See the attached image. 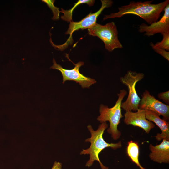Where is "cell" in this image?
Wrapping results in <instances>:
<instances>
[{"instance_id":"6da1fadb","label":"cell","mask_w":169,"mask_h":169,"mask_svg":"<svg viewBox=\"0 0 169 169\" xmlns=\"http://www.w3.org/2000/svg\"><path fill=\"white\" fill-rule=\"evenodd\" d=\"M153 1H131L128 5L118 7V12L105 15L103 20L120 18L125 15L132 14L138 16L151 24L157 21L161 12L169 4V0L157 4L151 3Z\"/></svg>"},{"instance_id":"7a4b0ae2","label":"cell","mask_w":169,"mask_h":169,"mask_svg":"<svg viewBox=\"0 0 169 169\" xmlns=\"http://www.w3.org/2000/svg\"><path fill=\"white\" fill-rule=\"evenodd\" d=\"M108 126L106 122L101 123L95 131L93 130L91 125H89L87 126V128L91 133V137L86 139L85 141L90 143V146L86 149H83L80 153V155H89V159L85 165L86 167H90L92 165L94 161H97L99 163L101 169H109L108 167L104 166L100 161L99 158V154L104 149L107 147H110L115 150L122 147L121 141L116 143H109L104 139L103 134Z\"/></svg>"},{"instance_id":"3957f363","label":"cell","mask_w":169,"mask_h":169,"mask_svg":"<svg viewBox=\"0 0 169 169\" xmlns=\"http://www.w3.org/2000/svg\"><path fill=\"white\" fill-rule=\"evenodd\" d=\"M127 92L124 89L120 90L117 94L118 98L115 105L110 108L101 104L99 107L100 116L97 120L100 123L109 121L110 127L107 132L111 135L114 140H117L120 137L121 133L118 129V126L120 119L123 117L121 113V105L124 97L127 95Z\"/></svg>"},{"instance_id":"277c9868","label":"cell","mask_w":169,"mask_h":169,"mask_svg":"<svg viewBox=\"0 0 169 169\" xmlns=\"http://www.w3.org/2000/svg\"><path fill=\"white\" fill-rule=\"evenodd\" d=\"M88 30L90 35L97 36L103 42L105 48L109 52L123 48L118 39V31L114 22H109L104 25L96 23Z\"/></svg>"},{"instance_id":"5b68a950","label":"cell","mask_w":169,"mask_h":169,"mask_svg":"<svg viewBox=\"0 0 169 169\" xmlns=\"http://www.w3.org/2000/svg\"><path fill=\"white\" fill-rule=\"evenodd\" d=\"M144 74L131 70L127 71L125 75L120 78L121 82L126 85L128 90V95L126 100L122 103L121 108L125 111H136L139 109L141 99L136 89L137 82L144 77Z\"/></svg>"},{"instance_id":"8992f818","label":"cell","mask_w":169,"mask_h":169,"mask_svg":"<svg viewBox=\"0 0 169 169\" xmlns=\"http://www.w3.org/2000/svg\"><path fill=\"white\" fill-rule=\"evenodd\" d=\"M53 62V64L50 68L60 71L63 77L62 83L63 84L67 80H73L79 83L83 88H89L90 86L96 82L95 79L86 77L80 73L79 68L84 64L83 62L79 61L74 64V68L71 69H64L61 66L57 63L54 58Z\"/></svg>"},{"instance_id":"52a82bcc","label":"cell","mask_w":169,"mask_h":169,"mask_svg":"<svg viewBox=\"0 0 169 169\" xmlns=\"http://www.w3.org/2000/svg\"><path fill=\"white\" fill-rule=\"evenodd\" d=\"M102 6L101 8L97 12L94 13H90L85 17L79 22H70L69 28L65 33L66 34L70 35V37L67 42L69 43L71 40L72 43V34L73 33L79 29L82 30L88 29L96 23L97 19L98 16L101 13L103 10L106 8L111 7L113 2L110 0H101ZM73 42V41H72Z\"/></svg>"},{"instance_id":"ba28073f","label":"cell","mask_w":169,"mask_h":169,"mask_svg":"<svg viewBox=\"0 0 169 169\" xmlns=\"http://www.w3.org/2000/svg\"><path fill=\"white\" fill-rule=\"evenodd\" d=\"M139 108L145 110H149L161 115L163 119L167 121L169 119V105L165 104L151 95L149 91L146 90L141 95Z\"/></svg>"},{"instance_id":"9c48e42d","label":"cell","mask_w":169,"mask_h":169,"mask_svg":"<svg viewBox=\"0 0 169 169\" xmlns=\"http://www.w3.org/2000/svg\"><path fill=\"white\" fill-rule=\"evenodd\" d=\"M164 13L160 19L154 22L150 25L142 23L138 27L140 33H145L144 35L153 36L157 33L162 35L169 33V4L164 9Z\"/></svg>"},{"instance_id":"30bf717a","label":"cell","mask_w":169,"mask_h":169,"mask_svg":"<svg viewBox=\"0 0 169 169\" xmlns=\"http://www.w3.org/2000/svg\"><path fill=\"white\" fill-rule=\"evenodd\" d=\"M124 121L127 125H132L143 129L148 134L154 128L155 125L146 118L145 110L139 108L136 112L126 111Z\"/></svg>"},{"instance_id":"8fae6325","label":"cell","mask_w":169,"mask_h":169,"mask_svg":"<svg viewBox=\"0 0 169 169\" xmlns=\"http://www.w3.org/2000/svg\"><path fill=\"white\" fill-rule=\"evenodd\" d=\"M162 142L155 146L150 144L149 148L151 153L149 156L151 160L159 163L169 162V141L162 139Z\"/></svg>"},{"instance_id":"7c38bea8","label":"cell","mask_w":169,"mask_h":169,"mask_svg":"<svg viewBox=\"0 0 169 169\" xmlns=\"http://www.w3.org/2000/svg\"><path fill=\"white\" fill-rule=\"evenodd\" d=\"M146 118L150 121H152L160 128L161 133H158L155 138L158 141L163 139L169 141V122L163 119H161L157 113L149 110H145Z\"/></svg>"},{"instance_id":"4fadbf2b","label":"cell","mask_w":169,"mask_h":169,"mask_svg":"<svg viewBox=\"0 0 169 169\" xmlns=\"http://www.w3.org/2000/svg\"><path fill=\"white\" fill-rule=\"evenodd\" d=\"M126 151L128 156L133 162L140 169H146L141 165L139 161V146L137 142L132 140L128 142Z\"/></svg>"},{"instance_id":"5bb4252c","label":"cell","mask_w":169,"mask_h":169,"mask_svg":"<svg viewBox=\"0 0 169 169\" xmlns=\"http://www.w3.org/2000/svg\"><path fill=\"white\" fill-rule=\"evenodd\" d=\"M95 2V0H79L77 2L75 3L74 5L69 10H65L61 8V10L60 12L64 13V15L61 17V19L68 22L71 21L73 11L78 6L82 3H85L88 4L90 6H91L93 5Z\"/></svg>"},{"instance_id":"9a60e30c","label":"cell","mask_w":169,"mask_h":169,"mask_svg":"<svg viewBox=\"0 0 169 169\" xmlns=\"http://www.w3.org/2000/svg\"><path fill=\"white\" fill-rule=\"evenodd\" d=\"M163 39L160 42H157L155 44H150L153 49H164L168 51L169 50V33H164L162 35Z\"/></svg>"},{"instance_id":"2e32d148","label":"cell","mask_w":169,"mask_h":169,"mask_svg":"<svg viewBox=\"0 0 169 169\" xmlns=\"http://www.w3.org/2000/svg\"><path fill=\"white\" fill-rule=\"evenodd\" d=\"M42 1L45 3L48 7L50 8L52 11L53 17L52 18L53 20H58L59 19V14L60 12L59 8L54 5V3L55 0H42Z\"/></svg>"},{"instance_id":"e0dca14e","label":"cell","mask_w":169,"mask_h":169,"mask_svg":"<svg viewBox=\"0 0 169 169\" xmlns=\"http://www.w3.org/2000/svg\"><path fill=\"white\" fill-rule=\"evenodd\" d=\"M169 91H167L166 92H161L157 95L158 97L161 100H162L163 101L165 102L166 105H169Z\"/></svg>"},{"instance_id":"ac0fdd59","label":"cell","mask_w":169,"mask_h":169,"mask_svg":"<svg viewBox=\"0 0 169 169\" xmlns=\"http://www.w3.org/2000/svg\"><path fill=\"white\" fill-rule=\"evenodd\" d=\"M155 51L161 55L168 61H169V52L166 50L159 49H153Z\"/></svg>"},{"instance_id":"d6986e66","label":"cell","mask_w":169,"mask_h":169,"mask_svg":"<svg viewBox=\"0 0 169 169\" xmlns=\"http://www.w3.org/2000/svg\"><path fill=\"white\" fill-rule=\"evenodd\" d=\"M62 168V163L59 162L55 161L53 164L51 169H61Z\"/></svg>"}]
</instances>
